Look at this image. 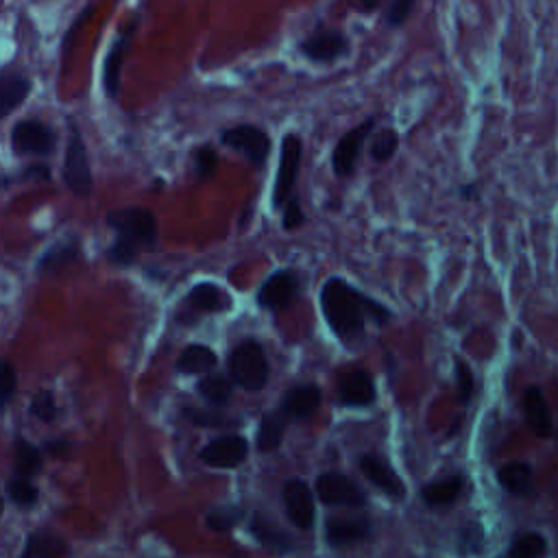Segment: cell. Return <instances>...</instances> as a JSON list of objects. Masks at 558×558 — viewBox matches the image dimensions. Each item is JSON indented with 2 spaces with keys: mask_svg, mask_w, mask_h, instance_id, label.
<instances>
[{
  "mask_svg": "<svg viewBox=\"0 0 558 558\" xmlns=\"http://www.w3.org/2000/svg\"><path fill=\"white\" fill-rule=\"evenodd\" d=\"M249 535L256 539L262 550L273 554H290L295 548L293 537L279 528L266 513H253L249 519Z\"/></svg>",
  "mask_w": 558,
  "mask_h": 558,
  "instance_id": "obj_21",
  "label": "cell"
},
{
  "mask_svg": "<svg viewBox=\"0 0 558 558\" xmlns=\"http://www.w3.org/2000/svg\"><path fill=\"white\" fill-rule=\"evenodd\" d=\"M288 421L290 419L284 415L282 408L269 410L266 415H262L256 430V450L260 454H271L279 450V445L284 441Z\"/></svg>",
  "mask_w": 558,
  "mask_h": 558,
  "instance_id": "obj_29",
  "label": "cell"
},
{
  "mask_svg": "<svg viewBox=\"0 0 558 558\" xmlns=\"http://www.w3.org/2000/svg\"><path fill=\"white\" fill-rule=\"evenodd\" d=\"M545 548H548V543H545V537L539 535V532H519L508 543V548L497 556V558H541L545 554Z\"/></svg>",
  "mask_w": 558,
  "mask_h": 558,
  "instance_id": "obj_32",
  "label": "cell"
},
{
  "mask_svg": "<svg viewBox=\"0 0 558 558\" xmlns=\"http://www.w3.org/2000/svg\"><path fill=\"white\" fill-rule=\"evenodd\" d=\"M323 404V391L312 382L306 384H295L290 386L282 397V408L284 415L290 421H308L317 415Z\"/></svg>",
  "mask_w": 558,
  "mask_h": 558,
  "instance_id": "obj_19",
  "label": "cell"
},
{
  "mask_svg": "<svg viewBox=\"0 0 558 558\" xmlns=\"http://www.w3.org/2000/svg\"><path fill=\"white\" fill-rule=\"evenodd\" d=\"M236 384L232 375L223 371H214L210 375H203L197 382V393L205 404L212 408H225L232 404Z\"/></svg>",
  "mask_w": 558,
  "mask_h": 558,
  "instance_id": "obj_28",
  "label": "cell"
},
{
  "mask_svg": "<svg viewBox=\"0 0 558 558\" xmlns=\"http://www.w3.org/2000/svg\"><path fill=\"white\" fill-rule=\"evenodd\" d=\"M297 51L301 57L317 66L334 64L338 59H345L351 53L349 35L338 29H319L310 33L306 40L297 44Z\"/></svg>",
  "mask_w": 558,
  "mask_h": 558,
  "instance_id": "obj_12",
  "label": "cell"
},
{
  "mask_svg": "<svg viewBox=\"0 0 558 558\" xmlns=\"http://www.w3.org/2000/svg\"><path fill=\"white\" fill-rule=\"evenodd\" d=\"M16 393H18V371L14 367V362L3 360V397H0V402H3V410H7L11 406Z\"/></svg>",
  "mask_w": 558,
  "mask_h": 558,
  "instance_id": "obj_43",
  "label": "cell"
},
{
  "mask_svg": "<svg viewBox=\"0 0 558 558\" xmlns=\"http://www.w3.org/2000/svg\"><path fill=\"white\" fill-rule=\"evenodd\" d=\"M373 537V524L365 515L358 517H330L325 521V543L330 548H349Z\"/></svg>",
  "mask_w": 558,
  "mask_h": 558,
  "instance_id": "obj_17",
  "label": "cell"
},
{
  "mask_svg": "<svg viewBox=\"0 0 558 558\" xmlns=\"http://www.w3.org/2000/svg\"><path fill=\"white\" fill-rule=\"evenodd\" d=\"M360 471L365 473V478L373 484L375 489L382 491L391 500H404L406 497V484L397 476L393 465L386 458H380L375 454H362L358 460Z\"/></svg>",
  "mask_w": 558,
  "mask_h": 558,
  "instance_id": "obj_18",
  "label": "cell"
},
{
  "mask_svg": "<svg viewBox=\"0 0 558 558\" xmlns=\"http://www.w3.org/2000/svg\"><path fill=\"white\" fill-rule=\"evenodd\" d=\"M282 502L290 524L299 530H312L317 521V506H314V491L301 478H290L282 487Z\"/></svg>",
  "mask_w": 558,
  "mask_h": 558,
  "instance_id": "obj_14",
  "label": "cell"
},
{
  "mask_svg": "<svg viewBox=\"0 0 558 558\" xmlns=\"http://www.w3.org/2000/svg\"><path fill=\"white\" fill-rule=\"evenodd\" d=\"M70 552V545L55 530L40 528L33 530L24 543L20 558H64Z\"/></svg>",
  "mask_w": 558,
  "mask_h": 558,
  "instance_id": "obj_27",
  "label": "cell"
},
{
  "mask_svg": "<svg viewBox=\"0 0 558 558\" xmlns=\"http://www.w3.org/2000/svg\"><path fill=\"white\" fill-rule=\"evenodd\" d=\"M140 24H142V14L140 11H133L131 20L114 35L112 44L107 48L103 59V92L107 99L116 101L120 96V90H123V66L127 62L129 48L133 40H136Z\"/></svg>",
  "mask_w": 558,
  "mask_h": 558,
  "instance_id": "obj_6",
  "label": "cell"
},
{
  "mask_svg": "<svg viewBox=\"0 0 558 558\" xmlns=\"http://www.w3.org/2000/svg\"><path fill=\"white\" fill-rule=\"evenodd\" d=\"M319 306L330 332L347 349L365 341L367 325L382 330L395 319L393 310L386 308L382 301L362 293L360 288L338 275L327 277L323 282Z\"/></svg>",
  "mask_w": 558,
  "mask_h": 558,
  "instance_id": "obj_1",
  "label": "cell"
},
{
  "mask_svg": "<svg viewBox=\"0 0 558 558\" xmlns=\"http://www.w3.org/2000/svg\"><path fill=\"white\" fill-rule=\"evenodd\" d=\"M192 164H194V177L199 181H210L218 171V151L212 144H201L192 153Z\"/></svg>",
  "mask_w": 558,
  "mask_h": 558,
  "instance_id": "obj_38",
  "label": "cell"
},
{
  "mask_svg": "<svg viewBox=\"0 0 558 558\" xmlns=\"http://www.w3.org/2000/svg\"><path fill=\"white\" fill-rule=\"evenodd\" d=\"M245 517H247L245 506L223 504V506H214L205 513V524H208V528L214 532H229L238 528L242 521H245Z\"/></svg>",
  "mask_w": 558,
  "mask_h": 558,
  "instance_id": "obj_33",
  "label": "cell"
},
{
  "mask_svg": "<svg viewBox=\"0 0 558 558\" xmlns=\"http://www.w3.org/2000/svg\"><path fill=\"white\" fill-rule=\"evenodd\" d=\"M497 482L513 497H530L535 493V469L526 460H513L497 469Z\"/></svg>",
  "mask_w": 558,
  "mask_h": 558,
  "instance_id": "obj_25",
  "label": "cell"
},
{
  "mask_svg": "<svg viewBox=\"0 0 558 558\" xmlns=\"http://www.w3.org/2000/svg\"><path fill=\"white\" fill-rule=\"evenodd\" d=\"M314 493L325 506L365 508L367 493L360 484L341 471H325L314 482Z\"/></svg>",
  "mask_w": 558,
  "mask_h": 558,
  "instance_id": "obj_11",
  "label": "cell"
},
{
  "mask_svg": "<svg viewBox=\"0 0 558 558\" xmlns=\"http://www.w3.org/2000/svg\"><path fill=\"white\" fill-rule=\"evenodd\" d=\"M218 140H221L223 147L232 149L234 153L245 157V160L256 168V171H264L266 164H269V157L273 151V140L269 136V131H264L258 125L242 123L236 127L223 129Z\"/></svg>",
  "mask_w": 558,
  "mask_h": 558,
  "instance_id": "obj_7",
  "label": "cell"
},
{
  "mask_svg": "<svg viewBox=\"0 0 558 558\" xmlns=\"http://www.w3.org/2000/svg\"><path fill=\"white\" fill-rule=\"evenodd\" d=\"M521 408H524V419L528 423L530 432L539 436V439H550L554 434V421L548 399L541 386H528L524 395H521Z\"/></svg>",
  "mask_w": 558,
  "mask_h": 558,
  "instance_id": "obj_20",
  "label": "cell"
},
{
  "mask_svg": "<svg viewBox=\"0 0 558 558\" xmlns=\"http://www.w3.org/2000/svg\"><path fill=\"white\" fill-rule=\"evenodd\" d=\"M29 415L33 419L46 423V426H51V423L57 421V417H59L57 397H55V393L51 391V388H40V391L31 397Z\"/></svg>",
  "mask_w": 558,
  "mask_h": 558,
  "instance_id": "obj_36",
  "label": "cell"
},
{
  "mask_svg": "<svg viewBox=\"0 0 558 558\" xmlns=\"http://www.w3.org/2000/svg\"><path fill=\"white\" fill-rule=\"evenodd\" d=\"M94 11H96V5H94V3H90V5H86V7H81V9H79V14L70 20L68 29L64 31L62 46H59V53H62V72H66L68 62H70V55H72V51H75V44H77L79 33H81V29L86 27V24L90 22V18L94 16Z\"/></svg>",
  "mask_w": 558,
  "mask_h": 558,
  "instance_id": "obj_34",
  "label": "cell"
},
{
  "mask_svg": "<svg viewBox=\"0 0 558 558\" xmlns=\"http://www.w3.org/2000/svg\"><path fill=\"white\" fill-rule=\"evenodd\" d=\"M465 487H467L465 473H454V476H447L426 484V487L421 489V500L428 508H432V511L450 508L460 500V495L465 493Z\"/></svg>",
  "mask_w": 558,
  "mask_h": 558,
  "instance_id": "obj_24",
  "label": "cell"
},
{
  "mask_svg": "<svg viewBox=\"0 0 558 558\" xmlns=\"http://www.w3.org/2000/svg\"><path fill=\"white\" fill-rule=\"evenodd\" d=\"M62 179L64 186L79 199H88L94 190L88 147L75 118H68V142L62 164Z\"/></svg>",
  "mask_w": 558,
  "mask_h": 558,
  "instance_id": "obj_4",
  "label": "cell"
},
{
  "mask_svg": "<svg viewBox=\"0 0 558 558\" xmlns=\"http://www.w3.org/2000/svg\"><path fill=\"white\" fill-rule=\"evenodd\" d=\"M384 373L388 378V384L395 386L397 382V373H399V360L393 354V351H384Z\"/></svg>",
  "mask_w": 558,
  "mask_h": 558,
  "instance_id": "obj_46",
  "label": "cell"
},
{
  "mask_svg": "<svg viewBox=\"0 0 558 558\" xmlns=\"http://www.w3.org/2000/svg\"><path fill=\"white\" fill-rule=\"evenodd\" d=\"M33 81L20 70L5 66L0 70V118H9L16 109L29 99Z\"/></svg>",
  "mask_w": 558,
  "mask_h": 558,
  "instance_id": "obj_22",
  "label": "cell"
},
{
  "mask_svg": "<svg viewBox=\"0 0 558 558\" xmlns=\"http://www.w3.org/2000/svg\"><path fill=\"white\" fill-rule=\"evenodd\" d=\"M380 7H382V3H378V0H375V3H362V5H358V9L360 11H367V14H371V11L380 9Z\"/></svg>",
  "mask_w": 558,
  "mask_h": 558,
  "instance_id": "obj_48",
  "label": "cell"
},
{
  "mask_svg": "<svg viewBox=\"0 0 558 558\" xmlns=\"http://www.w3.org/2000/svg\"><path fill=\"white\" fill-rule=\"evenodd\" d=\"M181 417H184L192 426L199 428H212V430H229V428H240L242 419L238 417H229L225 412H221L218 408H190L184 406L181 408Z\"/></svg>",
  "mask_w": 558,
  "mask_h": 558,
  "instance_id": "obj_31",
  "label": "cell"
},
{
  "mask_svg": "<svg viewBox=\"0 0 558 558\" xmlns=\"http://www.w3.org/2000/svg\"><path fill=\"white\" fill-rule=\"evenodd\" d=\"M227 371L238 388L247 393H260L269 386L271 380V360L266 347L258 338H242V341L229 351Z\"/></svg>",
  "mask_w": 558,
  "mask_h": 558,
  "instance_id": "obj_3",
  "label": "cell"
},
{
  "mask_svg": "<svg viewBox=\"0 0 558 558\" xmlns=\"http://www.w3.org/2000/svg\"><path fill=\"white\" fill-rule=\"evenodd\" d=\"M105 225L114 232L112 245L105 251V260L116 269H131L140 253L160 249V225L149 208H116L105 214Z\"/></svg>",
  "mask_w": 558,
  "mask_h": 558,
  "instance_id": "obj_2",
  "label": "cell"
},
{
  "mask_svg": "<svg viewBox=\"0 0 558 558\" xmlns=\"http://www.w3.org/2000/svg\"><path fill=\"white\" fill-rule=\"evenodd\" d=\"M301 295V279L293 269H277L264 279L256 293V306L266 312H286Z\"/></svg>",
  "mask_w": 558,
  "mask_h": 558,
  "instance_id": "obj_10",
  "label": "cell"
},
{
  "mask_svg": "<svg viewBox=\"0 0 558 558\" xmlns=\"http://www.w3.org/2000/svg\"><path fill=\"white\" fill-rule=\"evenodd\" d=\"M53 173H51V166L46 162H38V164H31V166H24L16 173L14 181L16 184H27V181H51Z\"/></svg>",
  "mask_w": 558,
  "mask_h": 558,
  "instance_id": "obj_44",
  "label": "cell"
},
{
  "mask_svg": "<svg viewBox=\"0 0 558 558\" xmlns=\"http://www.w3.org/2000/svg\"><path fill=\"white\" fill-rule=\"evenodd\" d=\"M303 162V140L299 133H286L279 144V164L271 192V208L275 212L284 210L286 201L295 194L297 179Z\"/></svg>",
  "mask_w": 558,
  "mask_h": 558,
  "instance_id": "obj_5",
  "label": "cell"
},
{
  "mask_svg": "<svg viewBox=\"0 0 558 558\" xmlns=\"http://www.w3.org/2000/svg\"><path fill=\"white\" fill-rule=\"evenodd\" d=\"M11 149L20 157H51L57 151L59 136L55 127L42 118H22L11 127Z\"/></svg>",
  "mask_w": 558,
  "mask_h": 558,
  "instance_id": "obj_8",
  "label": "cell"
},
{
  "mask_svg": "<svg viewBox=\"0 0 558 558\" xmlns=\"http://www.w3.org/2000/svg\"><path fill=\"white\" fill-rule=\"evenodd\" d=\"M456 192L463 201H478L480 199V188L476 184H465V186H460Z\"/></svg>",
  "mask_w": 558,
  "mask_h": 558,
  "instance_id": "obj_47",
  "label": "cell"
},
{
  "mask_svg": "<svg viewBox=\"0 0 558 558\" xmlns=\"http://www.w3.org/2000/svg\"><path fill=\"white\" fill-rule=\"evenodd\" d=\"M44 469V452L42 447L18 436L14 443V476L33 480Z\"/></svg>",
  "mask_w": 558,
  "mask_h": 558,
  "instance_id": "obj_30",
  "label": "cell"
},
{
  "mask_svg": "<svg viewBox=\"0 0 558 558\" xmlns=\"http://www.w3.org/2000/svg\"><path fill=\"white\" fill-rule=\"evenodd\" d=\"M218 367V356L210 345L203 343H190L184 349L175 362V371L179 375H210Z\"/></svg>",
  "mask_w": 558,
  "mask_h": 558,
  "instance_id": "obj_26",
  "label": "cell"
},
{
  "mask_svg": "<svg viewBox=\"0 0 558 558\" xmlns=\"http://www.w3.org/2000/svg\"><path fill=\"white\" fill-rule=\"evenodd\" d=\"M375 125H378V116H367L360 125L343 133V138L336 142L332 151V173L338 179L354 177L362 151L367 147V140L373 138Z\"/></svg>",
  "mask_w": 558,
  "mask_h": 558,
  "instance_id": "obj_9",
  "label": "cell"
},
{
  "mask_svg": "<svg viewBox=\"0 0 558 558\" xmlns=\"http://www.w3.org/2000/svg\"><path fill=\"white\" fill-rule=\"evenodd\" d=\"M378 402L373 375L365 369H351L338 380V404L349 410H367Z\"/></svg>",
  "mask_w": 558,
  "mask_h": 558,
  "instance_id": "obj_15",
  "label": "cell"
},
{
  "mask_svg": "<svg viewBox=\"0 0 558 558\" xmlns=\"http://www.w3.org/2000/svg\"><path fill=\"white\" fill-rule=\"evenodd\" d=\"M81 258V238L77 234H68L51 242L35 260V277H51L59 271H64L66 266L75 264Z\"/></svg>",
  "mask_w": 558,
  "mask_h": 558,
  "instance_id": "obj_16",
  "label": "cell"
},
{
  "mask_svg": "<svg viewBox=\"0 0 558 558\" xmlns=\"http://www.w3.org/2000/svg\"><path fill=\"white\" fill-rule=\"evenodd\" d=\"M247 456L249 441L236 432L214 436V439L208 445H203V450L199 452L201 463L214 469H236L245 463Z\"/></svg>",
  "mask_w": 558,
  "mask_h": 558,
  "instance_id": "obj_13",
  "label": "cell"
},
{
  "mask_svg": "<svg viewBox=\"0 0 558 558\" xmlns=\"http://www.w3.org/2000/svg\"><path fill=\"white\" fill-rule=\"evenodd\" d=\"M458 545H460V552H480L482 545H484V532L482 526L478 524H469L465 528H460V535H458Z\"/></svg>",
  "mask_w": 558,
  "mask_h": 558,
  "instance_id": "obj_42",
  "label": "cell"
},
{
  "mask_svg": "<svg viewBox=\"0 0 558 558\" xmlns=\"http://www.w3.org/2000/svg\"><path fill=\"white\" fill-rule=\"evenodd\" d=\"M306 223H308V216H306V212H303L299 192H295L293 197L286 201L284 210H282V227H284V232H297V229H301Z\"/></svg>",
  "mask_w": 558,
  "mask_h": 558,
  "instance_id": "obj_41",
  "label": "cell"
},
{
  "mask_svg": "<svg viewBox=\"0 0 558 558\" xmlns=\"http://www.w3.org/2000/svg\"><path fill=\"white\" fill-rule=\"evenodd\" d=\"M7 500L22 511H31L40 502V489L27 478H11L5 487Z\"/></svg>",
  "mask_w": 558,
  "mask_h": 558,
  "instance_id": "obj_35",
  "label": "cell"
},
{
  "mask_svg": "<svg viewBox=\"0 0 558 558\" xmlns=\"http://www.w3.org/2000/svg\"><path fill=\"white\" fill-rule=\"evenodd\" d=\"M70 447L72 443L66 441V439H53V441H46L42 445V452L46 456H53V458H64L70 454Z\"/></svg>",
  "mask_w": 558,
  "mask_h": 558,
  "instance_id": "obj_45",
  "label": "cell"
},
{
  "mask_svg": "<svg viewBox=\"0 0 558 558\" xmlns=\"http://www.w3.org/2000/svg\"><path fill=\"white\" fill-rule=\"evenodd\" d=\"M415 9H417V0H393V3L386 5L384 18H382L384 27L388 31L402 29Z\"/></svg>",
  "mask_w": 558,
  "mask_h": 558,
  "instance_id": "obj_40",
  "label": "cell"
},
{
  "mask_svg": "<svg viewBox=\"0 0 558 558\" xmlns=\"http://www.w3.org/2000/svg\"><path fill=\"white\" fill-rule=\"evenodd\" d=\"M556 439H558V434H556Z\"/></svg>",
  "mask_w": 558,
  "mask_h": 558,
  "instance_id": "obj_49",
  "label": "cell"
},
{
  "mask_svg": "<svg viewBox=\"0 0 558 558\" xmlns=\"http://www.w3.org/2000/svg\"><path fill=\"white\" fill-rule=\"evenodd\" d=\"M399 142H402V138H399V133L395 129L391 127L382 129L378 136L371 138V147H369L371 160L375 164H386L397 153Z\"/></svg>",
  "mask_w": 558,
  "mask_h": 558,
  "instance_id": "obj_37",
  "label": "cell"
},
{
  "mask_svg": "<svg viewBox=\"0 0 558 558\" xmlns=\"http://www.w3.org/2000/svg\"><path fill=\"white\" fill-rule=\"evenodd\" d=\"M184 308H188L194 314L225 312L232 308V295L214 282H199L186 293Z\"/></svg>",
  "mask_w": 558,
  "mask_h": 558,
  "instance_id": "obj_23",
  "label": "cell"
},
{
  "mask_svg": "<svg viewBox=\"0 0 558 558\" xmlns=\"http://www.w3.org/2000/svg\"><path fill=\"white\" fill-rule=\"evenodd\" d=\"M454 380L458 386V402L469 406L473 393H476V375L463 358H454Z\"/></svg>",
  "mask_w": 558,
  "mask_h": 558,
  "instance_id": "obj_39",
  "label": "cell"
}]
</instances>
